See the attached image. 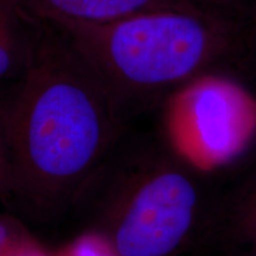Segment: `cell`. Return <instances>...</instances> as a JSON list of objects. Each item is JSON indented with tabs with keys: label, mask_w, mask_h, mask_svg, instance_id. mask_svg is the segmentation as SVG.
Returning a JSON list of instances; mask_svg holds the SVG:
<instances>
[{
	"label": "cell",
	"mask_w": 256,
	"mask_h": 256,
	"mask_svg": "<svg viewBox=\"0 0 256 256\" xmlns=\"http://www.w3.org/2000/svg\"><path fill=\"white\" fill-rule=\"evenodd\" d=\"M31 18L26 70L0 107L10 154L8 198L44 218L72 206L127 124L69 34L54 22Z\"/></svg>",
	"instance_id": "obj_1"
},
{
	"label": "cell",
	"mask_w": 256,
	"mask_h": 256,
	"mask_svg": "<svg viewBox=\"0 0 256 256\" xmlns=\"http://www.w3.org/2000/svg\"><path fill=\"white\" fill-rule=\"evenodd\" d=\"M98 72L124 122L211 72L238 75L248 28L197 10L164 8L107 23L48 19Z\"/></svg>",
	"instance_id": "obj_2"
},
{
	"label": "cell",
	"mask_w": 256,
	"mask_h": 256,
	"mask_svg": "<svg viewBox=\"0 0 256 256\" xmlns=\"http://www.w3.org/2000/svg\"><path fill=\"white\" fill-rule=\"evenodd\" d=\"M121 139L74 202L86 206L88 232L107 240L119 256L190 254L215 176L166 136L130 148Z\"/></svg>",
	"instance_id": "obj_3"
},
{
	"label": "cell",
	"mask_w": 256,
	"mask_h": 256,
	"mask_svg": "<svg viewBox=\"0 0 256 256\" xmlns=\"http://www.w3.org/2000/svg\"><path fill=\"white\" fill-rule=\"evenodd\" d=\"M162 108L166 136L211 172L226 168L256 144V94L234 72L202 76Z\"/></svg>",
	"instance_id": "obj_4"
},
{
	"label": "cell",
	"mask_w": 256,
	"mask_h": 256,
	"mask_svg": "<svg viewBox=\"0 0 256 256\" xmlns=\"http://www.w3.org/2000/svg\"><path fill=\"white\" fill-rule=\"evenodd\" d=\"M212 196L191 256H256V144L214 172Z\"/></svg>",
	"instance_id": "obj_5"
},
{
	"label": "cell",
	"mask_w": 256,
	"mask_h": 256,
	"mask_svg": "<svg viewBox=\"0 0 256 256\" xmlns=\"http://www.w3.org/2000/svg\"><path fill=\"white\" fill-rule=\"evenodd\" d=\"M12 2L30 17L64 19V20L82 22V23H107L128 16L154 11V10H197L186 0H12Z\"/></svg>",
	"instance_id": "obj_6"
},
{
	"label": "cell",
	"mask_w": 256,
	"mask_h": 256,
	"mask_svg": "<svg viewBox=\"0 0 256 256\" xmlns=\"http://www.w3.org/2000/svg\"><path fill=\"white\" fill-rule=\"evenodd\" d=\"M34 20L12 0H0V82H17L26 70Z\"/></svg>",
	"instance_id": "obj_7"
},
{
	"label": "cell",
	"mask_w": 256,
	"mask_h": 256,
	"mask_svg": "<svg viewBox=\"0 0 256 256\" xmlns=\"http://www.w3.org/2000/svg\"><path fill=\"white\" fill-rule=\"evenodd\" d=\"M202 12L249 28L256 22V0H186Z\"/></svg>",
	"instance_id": "obj_8"
},
{
	"label": "cell",
	"mask_w": 256,
	"mask_h": 256,
	"mask_svg": "<svg viewBox=\"0 0 256 256\" xmlns=\"http://www.w3.org/2000/svg\"><path fill=\"white\" fill-rule=\"evenodd\" d=\"M32 238L17 220L0 214V255L10 256Z\"/></svg>",
	"instance_id": "obj_9"
},
{
	"label": "cell",
	"mask_w": 256,
	"mask_h": 256,
	"mask_svg": "<svg viewBox=\"0 0 256 256\" xmlns=\"http://www.w3.org/2000/svg\"><path fill=\"white\" fill-rule=\"evenodd\" d=\"M62 256H119L101 235L86 232L72 243Z\"/></svg>",
	"instance_id": "obj_10"
},
{
	"label": "cell",
	"mask_w": 256,
	"mask_h": 256,
	"mask_svg": "<svg viewBox=\"0 0 256 256\" xmlns=\"http://www.w3.org/2000/svg\"><path fill=\"white\" fill-rule=\"evenodd\" d=\"M238 76L256 94V22L248 28L246 34L244 51Z\"/></svg>",
	"instance_id": "obj_11"
},
{
	"label": "cell",
	"mask_w": 256,
	"mask_h": 256,
	"mask_svg": "<svg viewBox=\"0 0 256 256\" xmlns=\"http://www.w3.org/2000/svg\"><path fill=\"white\" fill-rule=\"evenodd\" d=\"M10 154L8 138L4 119H2V107H0V200L8 198L10 194Z\"/></svg>",
	"instance_id": "obj_12"
},
{
	"label": "cell",
	"mask_w": 256,
	"mask_h": 256,
	"mask_svg": "<svg viewBox=\"0 0 256 256\" xmlns=\"http://www.w3.org/2000/svg\"><path fill=\"white\" fill-rule=\"evenodd\" d=\"M10 256H49V255H48L40 247H38L36 243L34 242V240H32V241L26 243V244L22 246L20 248H18L17 250L12 252Z\"/></svg>",
	"instance_id": "obj_13"
},
{
	"label": "cell",
	"mask_w": 256,
	"mask_h": 256,
	"mask_svg": "<svg viewBox=\"0 0 256 256\" xmlns=\"http://www.w3.org/2000/svg\"><path fill=\"white\" fill-rule=\"evenodd\" d=\"M0 256H2V255H0Z\"/></svg>",
	"instance_id": "obj_14"
}]
</instances>
